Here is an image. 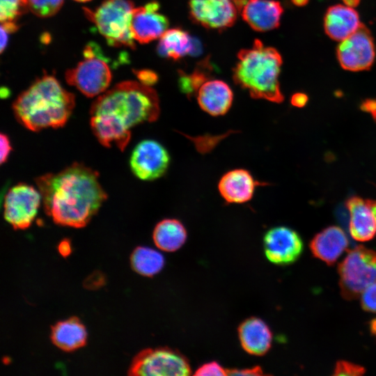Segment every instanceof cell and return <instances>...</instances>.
<instances>
[{
  "mask_svg": "<svg viewBox=\"0 0 376 376\" xmlns=\"http://www.w3.org/2000/svg\"><path fill=\"white\" fill-rule=\"evenodd\" d=\"M160 113L157 93L139 81H125L100 95L90 109L91 128L104 147L123 151L131 130L143 123L155 121Z\"/></svg>",
  "mask_w": 376,
  "mask_h": 376,
  "instance_id": "1",
  "label": "cell"
},
{
  "mask_svg": "<svg viewBox=\"0 0 376 376\" xmlns=\"http://www.w3.org/2000/svg\"><path fill=\"white\" fill-rule=\"evenodd\" d=\"M36 183L46 214L61 226H86L107 198L99 173L78 162L39 176Z\"/></svg>",
  "mask_w": 376,
  "mask_h": 376,
  "instance_id": "2",
  "label": "cell"
},
{
  "mask_svg": "<svg viewBox=\"0 0 376 376\" xmlns=\"http://www.w3.org/2000/svg\"><path fill=\"white\" fill-rule=\"evenodd\" d=\"M75 106V95L64 89L54 76L44 75L18 95L13 110L21 125L38 132L65 125Z\"/></svg>",
  "mask_w": 376,
  "mask_h": 376,
  "instance_id": "3",
  "label": "cell"
},
{
  "mask_svg": "<svg viewBox=\"0 0 376 376\" xmlns=\"http://www.w3.org/2000/svg\"><path fill=\"white\" fill-rule=\"evenodd\" d=\"M237 60L233 70V79L237 85L248 91L253 98L283 102L279 81L283 61L275 48L265 47L256 39L251 49L240 51Z\"/></svg>",
  "mask_w": 376,
  "mask_h": 376,
  "instance_id": "4",
  "label": "cell"
},
{
  "mask_svg": "<svg viewBox=\"0 0 376 376\" xmlns=\"http://www.w3.org/2000/svg\"><path fill=\"white\" fill-rule=\"evenodd\" d=\"M134 8L130 0H104L95 10L84 8V12L109 45L134 49L130 28Z\"/></svg>",
  "mask_w": 376,
  "mask_h": 376,
  "instance_id": "5",
  "label": "cell"
},
{
  "mask_svg": "<svg viewBox=\"0 0 376 376\" xmlns=\"http://www.w3.org/2000/svg\"><path fill=\"white\" fill-rule=\"evenodd\" d=\"M340 289L346 299L358 298L376 283V251L359 245L348 251L338 268Z\"/></svg>",
  "mask_w": 376,
  "mask_h": 376,
  "instance_id": "6",
  "label": "cell"
},
{
  "mask_svg": "<svg viewBox=\"0 0 376 376\" xmlns=\"http://www.w3.org/2000/svg\"><path fill=\"white\" fill-rule=\"evenodd\" d=\"M187 359L178 350L169 347L145 349L133 359L129 375L186 376L191 373Z\"/></svg>",
  "mask_w": 376,
  "mask_h": 376,
  "instance_id": "7",
  "label": "cell"
},
{
  "mask_svg": "<svg viewBox=\"0 0 376 376\" xmlns=\"http://www.w3.org/2000/svg\"><path fill=\"white\" fill-rule=\"evenodd\" d=\"M94 47L88 44L84 50V60L65 74L67 83L88 97L104 93L112 77L108 64L97 56Z\"/></svg>",
  "mask_w": 376,
  "mask_h": 376,
  "instance_id": "8",
  "label": "cell"
},
{
  "mask_svg": "<svg viewBox=\"0 0 376 376\" xmlns=\"http://www.w3.org/2000/svg\"><path fill=\"white\" fill-rule=\"evenodd\" d=\"M41 201L39 190L19 183L10 188L5 196L3 217L14 229H26L35 219Z\"/></svg>",
  "mask_w": 376,
  "mask_h": 376,
  "instance_id": "9",
  "label": "cell"
},
{
  "mask_svg": "<svg viewBox=\"0 0 376 376\" xmlns=\"http://www.w3.org/2000/svg\"><path fill=\"white\" fill-rule=\"evenodd\" d=\"M375 55L373 36L363 24L340 41L336 48V57L341 68L352 72L369 70L375 62Z\"/></svg>",
  "mask_w": 376,
  "mask_h": 376,
  "instance_id": "10",
  "label": "cell"
},
{
  "mask_svg": "<svg viewBox=\"0 0 376 376\" xmlns=\"http://www.w3.org/2000/svg\"><path fill=\"white\" fill-rule=\"evenodd\" d=\"M170 160L169 153L163 145L153 139H145L132 151L130 167L139 179L152 181L166 172Z\"/></svg>",
  "mask_w": 376,
  "mask_h": 376,
  "instance_id": "11",
  "label": "cell"
},
{
  "mask_svg": "<svg viewBox=\"0 0 376 376\" xmlns=\"http://www.w3.org/2000/svg\"><path fill=\"white\" fill-rule=\"evenodd\" d=\"M247 0H189L192 19L207 29H224L233 25Z\"/></svg>",
  "mask_w": 376,
  "mask_h": 376,
  "instance_id": "12",
  "label": "cell"
},
{
  "mask_svg": "<svg viewBox=\"0 0 376 376\" xmlns=\"http://www.w3.org/2000/svg\"><path fill=\"white\" fill-rule=\"evenodd\" d=\"M263 247L269 261L278 265H286L298 259L304 245L295 230L286 226H276L265 233Z\"/></svg>",
  "mask_w": 376,
  "mask_h": 376,
  "instance_id": "13",
  "label": "cell"
},
{
  "mask_svg": "<svg viewBox=\"0 0 376 376\" xmlns=\"http://www.w3.org/2000/svg\"><path fill=\"white\" fill-rule=\"evenodd\" d=\"M159 4L150 1L134 8L132 14L131 32L135 41L148 43L160 38L169 26L167 18L158 12Z\"/></svg>",
  "mask_w": 376,
  "mask_h": 376,
  "instance_id": "14",
  "label": "cell"
},
{
  "mask_svg": "<svg viewBox=\"0 0 376 376\" xmlns=\"http://www.w3.org/2000/svg\"><path fill=\"white\" fill-rule=\"evenodd\" d=\"M262 182L254 179L251 173L243 169H235L224 173L218 183L222 198L228 203H244L249 201L258 186Z\"/></svg>",
  "mask_w": 376,
  "mask_h": 376,
  "instance_id": "15",
  "label": "cell"
},
{
  "mask_svg": "<svg viewBox=\"0 0 376 376\" xmlns=\"http://www.w3.org/2000/svg\"><path fill=\"white\" fill-rule=\"evenodd\" d=\"M283 13L281 3L275 0H247L241 11L243 19L261 32L279 27Z\"/></svg>",
  "mask_w": 376,
  "mask_h": 376,
  "instance_id": "16",
  "label": "cell"
},
{
  "mask_svg": "<svg viewBox=\"0 0 376 376\" xmlns=\"http://www.w3.org/2000/svg\"><path fill=\"white\" fill-rule=\"evenodd\" d=\"M350 214L349 230L353 239L366 242L376 233V218L368 200L352 196L346 201Z\"/></svg>",
  "mask_w": 376,
  "mask_h": 376,
  "instance_id": "17",
  "label": "cell"
},
{
  "mask_svg": "<svg viewBox=\"0 0 376 376\" xmlns=\"http://www.w3.org/2000/svg\"><path fill=\"white\" fill-rule=\"evenodd\" d=\"M324 30L332 40L342 41L361 25L359 13L354 8L336 4L329 7L324 16Z\"/></svg>",
  "mask_w": 376,
  "mask_h": 376,
  "instance_id": "18",
  "label": "cell"
},
{
  "mask_svg": "<svg viewBox=\"0 0 376 376\" xmlns=\"http://www.w3.org/2000/svg\"><path fill=\"white\" fill-rule=\"evenodd\" d=\"M198 105L213 116L226 114L230 109L233 93L230 86L221 80L206 81L197 92Z\"/></svg>",
  "mask_w": 376,
  "mask_h": 376,
  "instance_id": "19",
  "label": "cell"
},
{
  "mask_svg": "<svg viewBox=\"0 0 376 376\" xmlns=\"http://www.w3.org/2000/svg\"><path fill=\"white\" fill-rule=\"evenodd\" d=\"M348 239L338 226H329L316 234L310 242L313 256L328 265L334 264L348 246Z\"/></svg>",
  "mask_w": 376,
  "mask_h": 376,
  "instance_id": "20",
  "label": "cell"
},
{
  "mask_svg": "<svg viewBox=\"0 0 376 376\" xmlns=\"http://www.w3.org/2000/svg\"><path fill=\"white\" fill-rule=\"evenodd\" d=\"M238 335L242 348L250 354L262 356L271 347L272 331L258 318H249L242 322L238 327Z\"/></svg>",
  "mask_w": 376,
  "mask_h": 376,
  "instance_id": "21",
  "label": "cell"
},
{
  "mask_svg": "<svg viewBox=\"0 0 376 376\" xmlns=\"http://www.w3.org/2000/svg\"><path fill=\"white\" fill-rule=\"evenodd\" d=\"M50 337L57 347L65 352H72L86 345L87 332L79 318L71 317L52 326Z\"/></svg>",
  "mask_w": 376,
  "mask_h": 376,
  "instance_id": "22",
  "label": "cell"
},
{
  "mask_svg": "<svg viewBox=\"0 0 376 376\" xmlns=\"http://www.w3.org/2000/svg\"><path fill=\"white\" fill-rule=\"evenodd\" d=\"M187 234L184 225L175 219H165L155 226L152 239L155 244L164 251L173 252L185 242Z\"/></svg>",
  "mask_w": 376,
  "mask_h": 376,
  "instance_id": "23",
  "label": "cell"
},
{
  "mask_svg": "<svg viewBox=\"0 0 376 376\" xmlns=\"http://www.w3.org/2000/svg\"><path fill=\"white\" fill-rule=\"evenodd\" d=\"M196 51L195 42L189 34L180 29L166 30L160 37L157 52L162 56L178 60Z\"/></svg>",
  "mask_w": 376,
  "mask_h": 376,
  "instance_id": "24",
  "label": "cell"
},
{
  "mask_svg": "<svg viewBox=\"0 0 376 376\" xmlns=\"http://www.w3.org/2000/svg\"><path fill=\"white\" fill-rule=\"evenodd\" d=\"M132 269L145 276H152L164 265V258L159 251L146 246L136 247L130 256Z\"/></svg>",
  "mask_w": 376,
  "mask_h": 376,
  "instance_id": "25",
  "label": "cell"
},
{
  "mask_svg": "<svg viewBox=\"0 0 376 376\" xmlns=\"http://www.w3.org/2000/svg\"><path fill=\"white\" fill-rule=\"evenodd\" d=\"M204 64V63H203ZM203 64L199 68L196 69L191 74L187 75L182 72L180 75L178 85L181 91L188 97H191L197 93L200 87L207 81V66Z\"/></svg>",
  "mask_w": 376,
  "mask_h": 376,
  "instance_id": "26",
  "label": "cell"
},
{
  "mask_svg": "<svg viewBox=\"0 0 376 376\" xmlns=\"http://www.w3.org/2000/svg\"><path fill=\"white\" fill-rule=\"evenodd\" d=\"M27 10V0H0L1 23L17 22V19Z\"/></svg>",
  "mask_w": 376,
  "mask_h": 376,
  "instance_id": "27",
  "label": "cell"
},
{
  "mask_svg": "<svg viewBox=\"0 0 376 376\" xmlns=\"http://www.w3.org/2000/svg\"><path fill=\"white\" fill-rule=\"evenodd\" d=\"M63 0H27L29 10L40 17H51L61 9Z\"/></svg>",
  "mask_w": 376,
  "mask_h": 376,
  "instance_id": "28",
  "label": "cell"
},
{
  "mask_svg": "<svg viewBox=\"0 0 376 376\" xmlns=\"http://www.w3.org/2000/svg\"><path fill=\"white\" fill-rule=\"evenodd\" d=\"M363 367L348 362L346 361H339L334 368V375L356 376L361 375L365 373Z\"/></svg>",
  "mask_w": 376,
  "mask_h": 376,
  "instance_id": "29",
  "label": "cell"
},
{
  "mask_svg": "<svg viewBox=\"0 0 376 376\" xmlns=\"http://www.w3.org/2000/svg\"><path fill=\"white\" fill-rule=\"evenodd\" d=\"M360 296L362 308L365 311L376 313V283L366 288Z\"/></svg>",
  "mask_w": 376,
  "mask_h": 376,
  "instance_id": "30",
  "label": "cell"
},
{
  "mask_svg": "<svg viewBox=\"0 0 376 376\" xmlns=\"http://www.w3.org/2000/svg\"><path fill=\"white\" fill-rule=\"evenodd\" d=\"M195 375H227V370H225L216 361L206 363L200 366L194 373Z\"/></svg>",
  "mask_w": 376,
  "mask_h": 376,
  "instance_id": "31",
  "label": "cell"
},
{
  "mask_svg": "<svg viewBox=\"0 0 376 376\" xmlns=\"http://www.w3.org/2000/svg\"><path fill=\"white\" fill-rule=\"evenodd\" d=\"M139 81L143 85L152 86L156 84L158 80V76L151 70H139L134 71Z\"/></svg>",
  "mask_w": 376,
  "mask_h": 376,
  "instance_id": "32",
  "label": "cell"
},
{
  "mask_svg": "<svg viewBox=\"0 0 376 376\" xmlns=\"http://www.w3.org/2000/svg\"><path fill=\"white\" fill-rule=\"evenodd\" d=\"M0 162L1 164L6 162L12 150L11 142L7 134H0Z\"/></svg>",
  "mask_w": 376,
  "mask_h": 376,
  "instance_id": "33",
  "label": "cell"
},
{
  "mask_svg": "<svg viewBox=\"0 0 376 376\" xmlns=\"http://www.w3.org/2000/svg\"><path fill=\"white\" fill-rule=\"evenodd\" d=\"M227 375H263L262 369L259 366L246 369L227 370Z\"/></svg>",
  "mask_w": 376,
  "mask_h": 376,
  "instance_id": "34",
  "label": "cell"
},
{
  "mask_svg": "<svg viewBox=\"0 0 376 376\" xmlns=\"http://www.w3.org/2000/svg\"><path fill=\"white\" fill-rule=\"evenodd\" d=\"M361 109L369 113L376 120V99H366L361 104Z\"/></svg>",
  "mask_w": 376,
  "mask_h": 376,
  "instance_id": "35",
  "label": "cell"
},
{
  "mask_svg": "<svg viewBox=\"0 0 376 376\" xmlns=\"http://www.w3.org/2000/svg\"><path fill=\"white\" fill-rule=\"evenodd\" d=\"M308 99L306 94L298 92L292 95L290 102L294 107L301 108L306 104Z\"/></svg>",
  "mask_w": 376,
  "mask_h": 376,
  "instance_id": "36",
  "label": "cell"
},
{
  "mask_svg": "<svg viewBox=\"0 0 376 376\" xmlns=\"http://www.w3.org/2000/svg\"><path fill=\"white\" fill-rule=\"evenodd\" d=\"M70 245L68 240L62 241L58 245V251L62 256H66L70 252Z\"/></svg>",
  "mask_w": 376,
  "mask_h": 376,
  "instance_id": "37",
  "label": "cell"
},
{
  "mask_svg": "<svg viewBox=\"0 0 376 376\" xmlns=\"http://www.w3.org/2000/svg\"><path fill=\"white\" fill-rule=\"evenodd\" d=\"M8 32L1 26V53L3 52L8 42Z\"/></svg>",
  "mask_w": 376,
  "mask_h": 376,
  "instance_id": "38",
  "label": "cell"
},
{
  "mask_svg": "<svg viewBox=\"0 0 376 376\" xmlns=\"http://www.w3.org/2000/svg\"><path fill=\"white\" fill-rule=\"evenodd\" d=\"M342 1L345 5L352 8H355L360 3V0H342Z\"/></svg>",
  "mask_w": 376,
  "mask_h": 376,
  "instance_id": "39",
  "label": "cell"
},
{
  "mask_svg": "<svg viewBox=\"0 0 376 376\" xmlns=\"http://www.w3.org/2000/svg\"><path fill=\"white\" fill-rule=\"evenodd\" d=\"M290 1L294 5L299 7L306 6L309 1V0H290Z\"/></svg>",
  "mask_w": 376,
  "mask_h": 376,
  "instance_id": "40",
  "label": "cell"
},
{
  "mask_svg": "<svg viewBox=\"0 0 376 376\" xmlns=\"http://www.w3.org/2000/svg\"><path fill=\"white\" fill-rule=\"evenodd\" d=\"M370 329L371 333L376 336V318L372 320L370 322Z\"/></svg>",
  "mask_w": 376,
  "mask_h": 376,
  "instance_id": "41",
  "label": "cell"
},
{
  "mask_svg": "<svg viewBox=\"0 0 376 376\" xmlns=\"http://www.w3.org/2000/svg\"><path fill=\"white\" fill-rule=\"evenodd\" d=\"M368 201L376 218V201L375 200H368Z\"/></svg>",
  "mask_w": 376,
  "mask_h": 376,
  "instance_id": "42",
  "label": "cell"
},
{
  "mask_svg": "<svg viewBox=\"0 0 376 376\" xmlns=\"http://www.w3.org/2000/svg\"><path fill=\"white\" fill-rule=\"evenodd\" d=\"M75 1H78V2H86L91 0H75Z\"/></svg>",
  "mask_w": 376,
  "mask_h": 376,
  "instance_id": "43",
  "label": "cell"
}]
</instances>
